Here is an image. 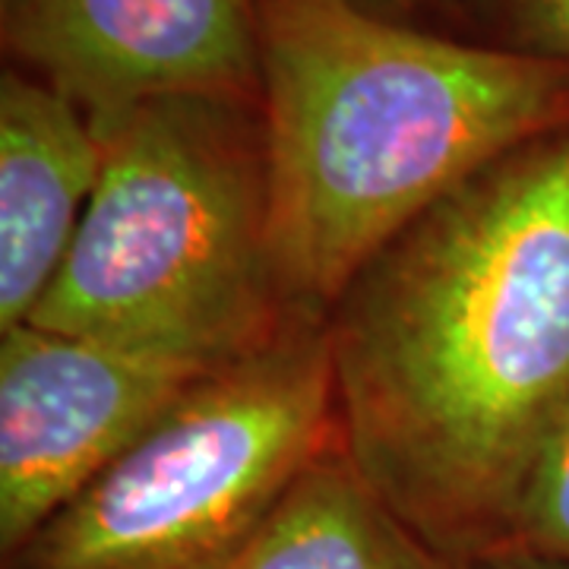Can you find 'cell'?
I'll list each match as a JSON object with an SVG mask.
<instances>
[{
  "label": "cell",
  "instance_id": "cell-1",
  "mask_svg": "<svg viewBox=\"0 0 569 569\" xmlns=\"http://www.w3.org/2000/svg\"><path fill=\"white\" fill-rule=\"evenodd\" d=\"M336 437L433 548L478 567L569 415V127L488 164L326 313Z\"/></svg>",
  "mask_w": 569,
  "mask_h": 569
},
{
  "label": "cell",
  "instance_id": "cell-2",
  "mask_svg": "<svg viewBox=\"0 0 569 569\" xmlns=\"http://www.w3.org/2000/svg\"><path fill=\"white\" fill-rule=\"evenodd\" d=\"M269 253L288 310L329 313L430 206L569 127V67L380 20L257 0Z\"/></svg>",
  "mask_w": 569,
  "mask_h": 569
},
{
  "label": "cell",
  "instance_id": "cell-3",
  "mask_svg": "<svg viewBox=\"0 0 569 569\" xmlns=\"http://www.w3.org/2000/svg\"><path fill=\"white\" fill-rule=\"evenodd\" d=\"M102 174L26 323L222 367L295 313L269 253L263 108L162 96L89 118Z\"/></svg>",
  "mask_w": 569,
  "mask_h": 569
},
{
  "label": "cell",
  "instance_id": "cell-4",
  "mask_svg": "<svg viewBox=\"0 0 569 569\" xmlns=\"http://www.w3.org/2000/svg\"><path fill=\"white\" fill-rule=\"evenodd\" d=\"M336 440L323 313L295 310L51 512L0 569H241L284 493Z\"/></svg>",
  "mask_w": 569,
  "mask_h": 569
},
{
  "label": "cell",
  "instance_id": "cell-5",
  "mask_svg": "<svg viewBox=\"0 0 569 569\" xmlns=\"http://www.w3.org/2000/svg\"><path fill=\"white\" fill-rule=\"evenodd\" d=\"M219 367L36 323L0 336V553L114 466Z\"/></svg>",
  "mask_w": 569,
  "mask_h": 569
},
{
  "label": "cell",
  "instance_id": "cell-6",
  "mask_svg": "<svg viewBox=\"0 0 569 569\" xmlns=\"http://www.w3.org/2000/svg\"><path fill=\"white\" fill-rule=\"evenodd\" d=\"M0 39L89 118L162 96L260 104L257 0H0Z\"/></svg>",
  "mask_w": 569,
  "mask_h": 569
},
{
  "label": "cell",
  "instance_id": "cell-7",
  "mask_svg": "<svg viewBox=\"0 0 569 569\" xmlns=\"http://www.w3.org/2000/svg\"><path fill=\"white\" fill-rule=\"evenodd\" d=\"M102 174V142L80 104L7 67L0 77V332L51 288Z\"/></svg>",
  "mask_w": 569,
  "mask_h": 569
},
{
  "label": "cell",
  "instance_id": "cell-8",
  "mask_svg": "<svg viewBox=\"0 0 569 569\" xmlns=\"http://www.w3.org/2000/svg\"><path fill=\"white\" fill-rule=\"evenodd\" d=\"M241 569H475L425 541L367 488L339 437L301 471Z\"/></svg>",
  "mask_w": 569,
  "mask_h": 569
},
{
  "label": "cell",
  "instance_id": "cell-9",
  "mask_svg": "<svg viewBox=\"0 0 569 569\" xmlns=\"http://www.w3.org/2000/svg\"><path fill=\"white\" fill-rule=\"evenodd\" d=\"M466 36L569 67V0H462Z\"/></svg>",
  "mask_w": 569,
  "mask_h": 569
},
{
  "label": "cell",
  "instance_id": "cell-10",
  "mask_svg": "<svg viewBox=\"0 0 569 569\" xmlns=\"http://www.w3.org/2000/svg\"><path fill=\"white\" fill-rule=\"evenodd\" d=\"M512 548L569 563V415L531 471Z\"/></svg>",
  "mask_w": 569,
  "mask_h": 569
},
{
  "label": "cell",
  "instance_id": "cell-11",
  "mask_svg": "<svg viewBox=\"0 0 569 569\" xmlns=\"http://www.w3.org/2000/svg\"><path fill=\"white\" fill-rule=\"evenodd\" d=\"M346 3L365 10L370 17H380V20L468 39L462 0H346Z\"/></svg>",
  "mask_w": 569,
  "mask_h": 569
},
{
  "label": "cell",
  "instance_id": "cell-12",
  "mask_svg": "<svg viewBox=\"0 0 569 569\" xmlns=\"http://www.w3.org/2000/svg\"><path fill=\"white\" fill-rule=\"evenodd\" d=\"M475 569H569V563L548 560V557H538V553H529L522 548H509L500 550L497 557H490L485 563H478Z\"/></svg>",
  "mask_w": 569,
  "mask_h": 569
}]
</instances>
